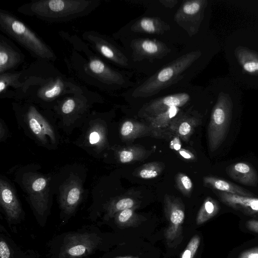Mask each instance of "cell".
<instances>
[{
  "label": "cell",
  "mask_w": 258,
  "mask_h": 258,
  "mask_svg": "<svg viewBox=\"0 0 258 258\" xmlns=\"http://www.w3.org/2000/svg\"><path fill=\"white\" fill-rule=\"evenodd\" d=\"M136 204V202L134 199L128 197L114 200L107 206V218H112L116 213L123 210L135 208Z\"/></svg>",
  "instance_id": "cell-25"
},
{
  "label": "cell",
  "mask_w": 258,
  "mask_h": 258,
  "mask_svg": "<svg viewBox=\"0 0 258 258\" xmlns=\"http://www.w3.org/2000/svg\"><path fill=\"white\" fill-rule=\"evenodd\" d=\"M228 176L242 184L256 186L258 175L255 169L249 163L240 162L233 164L226 168Z\"/></svg>",
  "instance_id": "cell-16"
},
{
  "label": "cell",
  "mask_w": 258,
  "mask_h": 258,
  "mask_svg": "<svg viewBox=\"0 0 258 258\" xmlns=\"http://www.w3.org/2000/svg\"><path fill=\"white\" fill-rule=\"evenodd\" d=\"M217 195L221 201L227 206L245 215H258V198L220 191Z\"/></svg>",
  "instance_id": "cell-12"
},
{
  "label": "cell",
  "mask_w": 258,
  "mask_h": 258,
  "mask_svg": "<svg viewBox=\"0 0 258 258\" xmlns=\"http://www.w3.org/2000/svg\"><path fill=\"white\" fill-rule=\"evenodd\" d=\"M235 55L243 69L247 73L258 75V53L248 48L239 46Z\"/></svg>",
  "instance_id": "cell-20"
},
{
  "label": "cell",
  "mask_w": 258,
  "mask_h": 258,
  "mask_svg": "<svg viewBox=\"0 0 258 258\" xmlns=\"http://www.w3.org/2000/svg\"><path fill=\"white\" fill-rule=\"evenodd\" d=\"M179 153L182 157L185 159H190L192 157V155L188 151L185 150H179Z\"/></svg>",
  "instance_id": "cell-40"
},
{
  "label": "cell",
  "mask_w": 258,
  "mask_h": 258,
  "mask_svg": "<svg viewBox=\"0 0 258 258\" xmlns=\"http://www.w3.org/2000/svg\"><path fill=\"white\" fill-rule=\"evenodd\" d=\"M20 75L19 73H10L0 74V93H3L9 86H20V84L18 81Z\"/></svg>",
  "instance_id": "cell-29"
},
{
  "label": "cell",
  "mask_w": 258,
  "mask_h": 258,
  "mask_svg": "<svg viewBox=\"0 0 258 258\" xmlns=\"http://www.w3.org/2000/svg\"><path fill=\"white\" fill-rule=\"evenodd\" d=\"M204 181L206 184L220 191L242 196H253V194L249 191L222 179L213 176H206L204 177Z\"/></svg>",
  "instance_id": "cell-21"
},
{
  "label": "cell",
  "mask_w": 258,
  "mask_h": 258,
  "mask_svg": "<svg viewBox=\"0 0 258 258\" xmlns=\"http://www.w3.org/2000/svg\"><path fill=\"white\" fill-rule=\"evenodd\" d=\"M98 5L97 1L40 0L22 6L19 11L48 22H62L83 16Z\"/></svg>",
  "instance_id": "cell-1"
},
{
  "label": "cell",
  "mask_w": 258,
  "mask_h": 258,
  "mask_svg": "<svg viewBox=\"0 0 258 258\" xmlns=\"http://www.w3.org/2000/svg\"><path fill=\"white\" fill-rule=\"evenodd\" d=\"M134 60L156 58L163 57L169 50L162 42L147 38L133 40L131 45Z\"/></svg>",
  "instance_id": "cell-10"
},
{
  "label": "cell",
  "mask_w": 258,
  "mask_h": 258,
  "mask_svg": "<svg viewBox=\"0 0 258 258\" xmlns=\"http://www.w3.org/2000/svg\"><path fill=\"white\" fill-rule=\"evenodd\" d=\"M20 52L10 45L5 39L0 40V74L16 67L22 61Z\"/></svg>",
  "instance_id": "cell-18"
},
{
  "label": "cell",
  "mask_w": 258,
  "mask_h": 258,
  "mask_svg": "<svg viewBox=\"0 0 258 258\" xmlns=\"http://www.w3.org/2000/svg\"><path fill=\"white\" fill-rule=\"evenodd\" d=\"M83 190L80 182L71 179L62 186L60 195V205L67 214L73 213L81 200Z\"/></svg>",
  "instance_id": "cell-14"
},
{
  "label": "cell",
  "mask_w": 258,
  "mask_h": 258,
  "mask_svg": "<svg viewBox=\"0 0 258 258\" xmlns=\"http://www.w3.org/2000/svg\"><path fill=\"white\" fill-rule=\"evenodd\" d=\"M25 185L33 207L39 215H43L47 208L48 204V191L46 179L38 175H30L26 180Z\"/></svg>",
  "instance_id": "cell-9"
},
{
  "label": "cell",
  "mask_w": 258,
  "mask_h": 258,
  "mask_svg": "<svg viewBox=\"0 0 258 258\" xmlns=\"http://www.w3.org/2000/svg\"><path fill=\"white\" fill-rule=\"evenodd\" d=\"M180 147L181 145L180 144L178 143H176L174 144L173 146V148L177 151H179L180 149Z\"/></svg>",
  "instance_id": "cell-41"
},
{
  "label": "cell",
  "mask_w": 258,
  "mask_h": 258,
  "mask_svg": "<svg viewBox=\"0 0 258 258\" xmlns=\"http://www.w3.org/2000/svg\"><path fill=\"white\" fill-rule=\"evenodd\" d=\"M77 107V101L75 98L70 97L66 99L62 103L61 110L64 114L72 113Z\"/></svg>",
  "instance_id": "cell-34"
},
{
  "label": "cell",
  "mask_w": 258,
  "mask_h": 258,
  "mask_svg": "<svg viewBox=\"0 0 258 258\" xmlns=\"http://www.w3.org/2000/svg\"><path fill=\"white\" fill-rule=\"evenodd\" d=\"M200 51L186 53L154 74L133 91L135 97H148L158 93L182 77L181 74L201 55Z\"/></svg>",
  "instance_id": "cell-2"
},
{
  "label": "cell",
  "mask_w": 258,
  "mask_h": 258,
  "mask_svg": "<svg viewBox=\"0 0 258 258\" xmlns=\"http://www.w3.org/2000/svg\"><path fill=\"white\" fill-rule=\"evenodd\" d=\"M85 36L101 55L118 65L127 66L128 59L126 56L105 36L91 32L86 33Z\"/></svg>",
  "instance_id": "cell-8"
},
{
  "label": "cell",
  "mask_w": 258,
  "mask_h": 258,
  "mask_svg": "<svg viewBox=\"0 0 258 258\" xmlns=\"http://www.w3.org/2000/svg\"><path fill=\"white\" fill-rule=\"evenodd\" d=\"M176 181L179 189L183 194L187 195L190 192L192 183L188 176L183 174H179L177 176Z\"/></svg>",
  "instance_id": "cell-33"
},
{
  "label": "cell",
  "mask_w": 258,
  "mask_h": 258,
  "mask_svg": "<svg viewBox=\"0 0 258 258\" xmlns=\"http://www.w3.org/2000/svg\"><path fill=\"white\" fill-rule=\"evenodd\" d=\"M114 258H139V257H134V256H117V257H115Z\"/></svg>",
  "instance_id": "cell-42"
},
{
  "label": "cell",
  "mask_w": 258,
  "mask_h": 258,
  "mask_svg": "<svg viewBox=\"0 0 258 258\" xmlns=\"http://www.w3.org/2000/svg\"><path fill=\"white\" fill-rule=\"evenodd\" d=\"M238 258H258V246L244 251Z\"/></svg>",
  "instance_id": "cell-37"
},
{
  "label": "cell",
  "mask_w": 258,
  "mask_h": 258,
  "mask_svg": "<svg viewBox=\"0 0 258 258\" xmlns=\"http://www.w3.org/2000/svg\"><path fill=\"white\" fill-rule=\"evenodd\" d=\"M26 117L30 128L40 141L45 143L46 136H47L52 143L55 142L52 127L34 106L29 108Z\"/></svg>",
  "instance_id": "cell-13"
},
{
  "label": "cell",
  "mask_w": 258,
  "mask_h": 258,
  "mask_svg": "<svg viewBox=\"0 0 258 258\" xmlns=\"http://www.w3.org/2000/svg\"><path fill=\"white\" fill-rule=\"evenodd\" d=\"M88 68L97 79L105 83L122 85L124 82L123 77L120 73L110 68L98 58L91 59Z\"/></svg>",
  "instance_id": "cell-17"
},
{
  "label": "cell",
  "mask_w": 258,
  "mask_h": 258,
  "mask_svg": "<svg viewBox=\"0 0 258 258\" xmlns=\"http://www.w3.org/2000/svg\"><path fill=\"white\" fill-rule=\"evenodd\" d=\"M164 211L168 222L164 231L166 242L169 246H176L182 239V225L185 215L183 206L178 200L167 197Z\"/></svg>",
  "instance_id": "cell-6"
},
{
  "label": "cell",
  "mask_w": 258,
  "mask_h": 258,
  "mask_svg": "<svg viewBox=\"0 0 258 258\" xmlns=\"http://www.w3.org/2000/svg\"><path fill=\"white\" fill-rule=\"evenodd\" d=\"M200 244V237L194 235L183 251L180 258H194Z\"/></svg>",
  "instance_id": "cell-32"
},
{
  "label": "cell",
  "mask_w": 258,
  "mask_h": 258,
  "mask_svg": "<svg viewBox=\"0 0 258 258\" xmlns=\"http://www.w3.org/2000/svg\"><path fill=\"white\" fill-rule=\"evenodd\" d=\"M0 203L10 220L17 219L22 208L12 187L6 181L0 180Z\"/></svg>",
  "instance_id": "cell-15"
},
{
  "label": "cell",
  "mask_w": 258,
  "mask_h": 258,
  "mask_svg": "<svg viewBox=\"0 0 258 258\" xmlns=\"http://www.w3.org/2000/svg\"><path fill=\"white\" fill-rule=\"evenodd\" d=\"M219 209L218 203L211 197H208L204 202L198 213L197 224L200 225L206 222L216 216Z\"/></svg>",
  "instance_id": "cell-23"
},
{
  "label": "cell",
  "mask_w": 258,
  "mask_h": 258,
  "mask_svg": "<svg viewBox=\"0 0 258 258\" xmlns=\"http://www.w3.org/2000/svg\"><path fill=\"white\" fill-rule=\"evenodd\" d=\"M196 123V119L194 118L183 117L177 130L179 135L183 139L186 138L191 133Z\"/></svg>",
  "instance_id": "cell-31"
},
{
  "label": "cell",
  "mask_w": 258,
  "mask_h": 258,
  "mask_svg": "<svg viewBox=\"0 0 258 258\" xmlns=\"http://www.w3.org/2000/svg\"><path fill=\"white\" fill-rule=\"evenodd\" d=\"M163 169L158 163H150L143 166L138 171V175L144 179H150L158 176Z\"/></svg>",
  "instance_id": "cell-28"
},
{
  "label": "cell",
  "mask_w": 258,
  "mask_h": 258,
  "mask_svg": "<svg viewBox=\"0 0 258 258\" xmlns=\"http://www.w3.org/2000/svg\"><path fill=\"white\" fill-rule=\"evenodd\" d=\"M146 129V126L140 123L126 120L121 125L120 134L125 139H133L144 134Z\"/></svg>",
  "instance_id": "cell-26"
},
{
  "label": "cell",
  "mask_w": 258,
  "mask_h": 258,
  "mask_svg": "<svg viewBox=\"0 0 258 258\" xmlns=\"http://www.w3.org/2000/svg\"><path fill=\"white\" fill-rule=\"evenodd\" d=\"M233 103L230 96L221 92L213 107L208 129L209 147L216 150L225 140L231 123Z\"/></svg>",
  "instance_id": "cell-4"
},
{
  "label": "cell",
  "mask_w": 258,
  "mask_h": 258,
  "mask_svg": "<svg viewBox=\"0 0 258 258\" xmlns=\"http://www.w3.org/2000/svg\"><path fill=\"white\" fill-rule=\"evenodd\" d=\"M135 209H128L116 213L114 216L116 225L121 228L136 227L146 220L145 217L136 213Z\"/></svg>",
  "instance_id": "cell-22"
},
{
  "label": "cell",
  "mask_w": 258,
  "mask_h": 258,
  "mask_svg": "<svg viewBox=\"0 0 258 258\" xmlns=\"http://www.w3.org/2000/svg\"><path fill=\"white\" fill-rule=\"evenodd\" d=\"M246 226L249 230L258 233V220H248L246 223Z\"/></svg>",
  "instance_id": "cell-38"
},
{
  "label": "cell",
  "mask_w": 258,
  "mask_h": 258,
  "mask_svg": "<svg viewBox=\"0 0 258 258\" xmlns=\"http://www.w3.org/2000/svg\"><path fill=\"white\" fill-rule=\"evenodd\" d=\"M160 2L165 7L172 8L176 5L178 1L176 0H163L160 1Z\"/></svg>",
  "instance_id": "cell-39"
},
{
  "label": "cell",
  "mask_w": 258,
  "mask_h": 258,
  "mask_svg": "<svg viewBox=\"0 0 258 258\" xmlns=\"http://www.w3.org/2000/svg\"><path fill=\"white\" fill-rule=\"evenodd\" d=\"M205 0H189L182 3L174 15L175 21L189 36L198 31L207 5Z\"/></svg>",
  "instance_id": "cell-7"
},
{
  "label": "cell",
  "mask_w": 258,
  "mask_h": 258,
  "mask_svg": "<svg viewBox=\"0 0 258 258\" xmlns=\"http://www.w3.org/2000/svg\"><path fill=\"white\" fill-rule=\"evenodd\" d=\"M0 28L33 55L45 60L55 59L52 49L26 24L14 15L1 11Z\"/></svg>",
  "instance_id": "cell-3"
},
{
  "label": "cell",
  "mask_w": 258,
  "mask_h": 258,
  "mask_svg": "<svg viewBox=\"0 0 258 258\" xmlns=\"http://www.w3.org/2000/svg\"><path fill=\"white\" fill-rule=\"evenodd\" d=\"M102 139L103 135L101 132L98 130L92 132L89 135V142L92 145L98 144Z\"/></svg>",
  "instance_id": "cell-36"
},
{
  "label": "cell",
  "mask_w": 258,
  "mask_h": 258,
  "mask_svg": "<svg viewBox=\"0 0 258 258\" xmlns=\"http://www.w3.org/2000/svg\"><path fill=\"white\" fill-rule=\"evenodd\" d=\"M11 251L9 245L2 238L0 240V258H10Z\"/></svg>",
  "instance_id": "cell-35"
},
{
  "label": "cell",
  "mask_w": 258,
  "mask_h": 258,
  "mask_svg": "<svg viewBox=\"0 0 258 258\" xmlns=\"http://www.w3.org/2000/svg\"><path fill=\"white\" fill-rule=\"evenodd\" d=\"M168 24L157 17H143L138 20L131 27L135 32L154 34H162L168 30Z\"/></svg>",
  "instance_id": "cell-19"
},
{
  "label": "cell",
  "mask_w": 258,
  "mask_h": 258,
  "mask_svg": "<svg viewBox=\"0 0 258 258\" xmlns=\"http://www.w3.org/2000/svg\"><path fill=\"white\" fill-rule=\"evenodd\" d=\"M190 96L186 93L171 94L152 100L142 109L147 117L155 115L172 107H181L186 104Z\"/></svg>",
  "instance_id": "cell-11"
},
{
  "label": "cell",
  "mask_w": 258,
  "mask_h": 258,
  "mask_svg": "<svg viewBox=\"0 0 258 258\" xmlns=\"http://www.w3.org/2000/svg\"><path fill=\"white\" fill-rule=\"evenodd\" d=\"M179 111V107H172L155 115L148 116L147 118L153 128H163L167 126L175 118Z\"/></svg>",
  "instance_id": "cell-24"
},
{
  "label": "cell",
  "mask_w": 258,
  "mask_h": 258,
  "mask_svg": "<svg viewBox=\"0 0 258 258\" xmlns=\"http://www.w3.org/2000/svg\"><path fill=\"white\" fill-rule=\"evenodd\" d=\"M143 155V151L137 148H128L119 152V159L121 163H126L138 160Z\"/></svg>",
  "instance_id": "cell-30"
},
{
  "label": "cell",
  "mask_w": 258,
  "mask_h": 258,
  "mask_svg": "<svg viewBox=\"0 0 258 258\" xmlns=\"http://www.w3.org/2000/svg\"><path fill=\"white\" fill-rule=\"evenodd\" d=\"M100 238L92 233H72L66 236L59 253L60 258H83L99 245Z\"/></svg>",
  "instance_id": "cell-5"
},
{
  "label": "cell",
  "mask_w": 258,
  "mask_h": 258,
  "mask_svg": "<svg viewBox=\"0 0 258 258\" xmlns=\"http://www.w3.org/2000/svg\"><path fill=\"white\" fill-rule=\"evenodd\" d=\"M64 92V84L62 81L57 80L52 84L40 90V97L44 99H51Z\"/></svg>",
  "instance_id": "cell-27"
}]
</instances>
